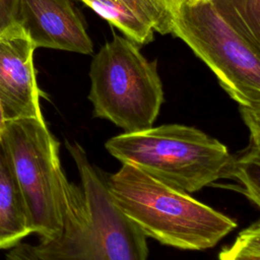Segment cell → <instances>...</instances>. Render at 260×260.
I'll use <instances>...</instances> for the list:
<instances>
[{
    "mask_svg": "<svg viewBox=\"0 0 260 260\" xmlns=\"http://www.w3.org/2000/svg\"><path fill=\"white\" fill-rule=\"evenodd\" d=\"M165 4H166V6L173 12L175 9H177L178 8V6L181 4V2L183 1V0H161Z\"/></svg>",
    "mask_w": 260,
    "mask_h": 260,
    "instance_id": "obj_16",
    "label": "cell"
},
{
    "mask_svg": "<svg viewBox=\"0 0 260 260\" xmlns=\"http://www.w3.org/2000/svg\"><path fill=\"white\" fill-rule=\"evenodd\" d=\"M184 2H195V1H198V0H183ZM182 1V2H183Z\"/></svg>",
    "mask_w": 260,
    "mask_h": 260,
    "instance_id": "obj_18",
    "label": "cell"
},
{
    "mask_svg": "<svg viewBox=\"0 0 260 260\" xmlns=\"http://www.w3.org/2000/svg\"><path fill=\"white\" fill-rule=\"evenodd\" d=\"M118 27L128 40L145 45L153 32L171 34L172 11L161 0H80Z\"/></svg>",
    "mask_w": 260,
    "mask_h": 260,
    "instance_id": "obj_9",
    "label": "cell"
},
{
    "mask_svg": "<svg viewBox=\"0 0 260 260\" xmlns=\"http://www.w3.org/2000/svg\"><path fill=\"white\" fill-rule=\"evenodd\" d=\"M105 147L122 164H133L186 193L198 192L221 179L231 156L217 139L181 124L124 132L108 139Z\"/></svg>",
    "mask_w": 260,
    "mask_h": 260,
    "instance_id": "obj_3",
    "label": "cell"
},
{
    "mask_svg": "<svg viewBox=\"0 0 260 260\" xmlns=\"http://www.w3.org/2000/svg\"><path fill=\"white\" fill-rule=\"evenodd\" d=\"M221 179L237 181L242 192L256 207L260 205V141L250 138L245 149L231 154Z\"/></svg>",
    "mask_w": 260,
    "mask_h": 260,
    "instance_id": "obj_11",
    "label": "cell"
},
{
    "mask_svg": "<svg viewBox=\"0 0 260 260\" xmlns=\"http://www.w3.org/2000/svg\"><path fill=\"white\" fill-rule=\"evenodd\" d=\"M171 34L212 70L239 107L260 110V51L232 28L208 0L181 2L172 12Z\"/></svg>",
    "mask_w": 260,
    "mask_h": 260,
    "instance_id": "obj_6",
    "label": "cell"
},
{
    "mask_svg": "<svg viewBox=\"0 0 260 260\" xmlns=\"http://www.w3.org/2000/svg\"><path fill=\"white\" fill-rule=\"evenodd\" d=\"M17 23L36 49L92 53V42L71 0H19Z\"/></svg>",
    "mask_w": 260,
    "mask_h": 260,
    "instance_id": "obj_7",
    "label": "cell"
},
{
    "mask_svg": "<svg viewBox=\"0 0 260 260\" xmlns=\"http://www.w3.org/2000/svg\"><path fill=\"white\" fill-rule=\"evenodd\" d=\"M35 50L23 31L0 39V104L5 121L44 118L34 67Z\"/></svg>",
    "mask_w": 260,
    "mask_h": 260,
    "instance_id": "obj_8",
    "label": "cell"
},
{
    "mask_svg": "<svg viewBox=\"0 0 260 260\" xmlns=\"http://www.w3.org/2000/svg\"><path fill=\"white\" fill-rule=\"evenodd\" d=\"M106 184L119 209L146 237L162 245L182 250H206L238 225L228 215L130 162L106 175Z\"/></svg>",
    "mask_w": 260,
    "mask_h": 260,
    "instance_id": "obj_2",
    "label": "cell"
},
{
    "mask_svg": "<svg viewBox=\"0 0 260 260\" xmlns=\"http://www.w3.org/2000/svg\"><path fill=\"white\" fill-rule=\"evenodd\" d=\"M89 78L94 117L111 121L126 133L153 126L164 89L155 62H149L138 45L114 35L92 58Z\"/></svg>",
    "mask_w": 260,
    "mask_h": 260,
    "instance_id": "obj_4",
    "label": "cell"
},
{
    "mask_svg": "<svg viewBox=\"0 0 260 260\" xmlns=\"http://www.w3.org/2000/svg\"><path fill=\"white\" fill-rule=\"evenodd\" d=\"M29 234L31 230L13 165L0 135V249L13 247Z\"/></svg>",
    "mask_w": 260,
    "mask_h": 260,
    "instance_id": "obj_10",
    "label": "cell"
},
{
    "mask_svg": "<svg viewBox=\"0 0 260 260\" xmlns=\"http://www.w3.org/2000/svg\"><path fill=\"white\" fill-rule=\"evenodd\" d=\"M7 260H39L29 250L27 243H17L7 254Z\"/></svg>",
    "mask_w": 260,
    "mask_h": 260,
    "instance_id": "obj_15",
    "label": "cell"
},
{
    "mask_svg": "<svg viewBox=\"0 0 260 260\" xmlns=\"http://www.w3.org/2000/svg\"><path fill=\"white\" fill-rule=\"evenodd\" d=\"M216 13L260 51V0H208Z\"/></svg>",
    "mask_w": 260,
    "mask_h": 260,
    "instance_id": "obj_12",
    "label": "cell"
},
{
    "mask_svg": "<svg viewBox=\"0 0 260 260\" xmlns=\"http://www.w3.org/2000/svg\"><path fill=\"white\" fill-rule=\"evenodd\" d=\"M0 135L13 165L31 233L40 239L58 235L69 189L60 164L59 142L44 118L5 121Z\"/></svg>",
    "mask_w": 260,
    "mask_h": 260,
    "instance_id": "obj_5",
    "label": "cell"
},
{
    "mask_svg": "<svg viewBox=\"0 0 260 260\" xmlns=\"http://www.w3.org/2000/svg\"><path fill=\"white\" fill-rule=\"evenodd\" d=\"M4 126H5V120H4V117H3L2 108H1V104H0V133L4 129Z\"/></svg>",
    "mask_w": 260,
    "mask_h": 260,
    "instance_id": "obj_17",
    "label": "cell"
},
{
    "mask_svg": "<svg viewBox=\"0 0 260 260\" xmlns=\"http://www.w3.org/2000/svg\"><path fill=\"white\" fill-rule=\"evenodd\" d=\"M80 183L69 182L61 232L27 244L39 260H147L146 236L114 203L106 175L78 143L66 141Z\"/></svg>",
    "mask_w": 260,
    "mask_h": 260,
    "instance_id": "obj_1",
    "label": "cell"
},
{
    "mask_svg": "<svg viewBox=\"0 0 260 260\" xmlns=\"http://www.w3.org/2000/svg\"><path fill=\"white\" fill-rule=\"evenodd\" d=\"M19 0H0V39L22 31L17 23Z\"/></svg>",
    "mask_w": 260,
    "mask_h": 260,
    "instance_id": "obj_14",
    "label": "cell"
},
{
    "mask_svg": "<svg viewBox=\"0 0 260 260\" xmlns=\"http://www.w3.org/2000/svg\"><path fill=\"white\" fill-rule=\"evenodd\" d=\"M218 260H260V221L241 231L230 246L222 247Z\"/></svg>",
    "mask_w": 260,
    "mask_h": 260,
    "instance_id": "obj_13",
    "label": "cell"
}]
</instances>
